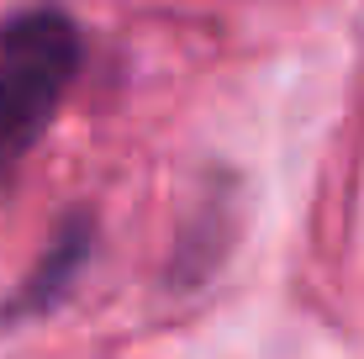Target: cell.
I'll use <instances>...</instances> for the list:
<instances>
[{"label":"cell","mask_w":364,"mask_h":359,"mask_svg":"<svg viewBox=\"0 0 364 359\" xmlns=\"http://www.w3.org/2000/svg\"><path fill=\"white\" fill-rule=\"evenodd\" d=\"M95 212L90 206H74V212L58 217L53 238L43 243V254H37V264L21 275V286L11 291V301L0 306V317L6 323H21V317H43L53 312L58 301L74 291V280H80V269L90 264L95 254Z\"/></svg>","instance_id":"7a4b0ae2"},{"label":"cell","mask_w":364,"mask_h":359,"mask_svg":"<svg viewBox=\"0 0 364 359\" xmlns=\"http://www.w3.org/2000/svg\"><path fill=\"white\" fill-rule=\"evenodd\" d=\"M85 69V32L58 0H32L0 21V185L43 143Z\"/></svg>","instance_id":"6da1fadb"}]
</instances>
